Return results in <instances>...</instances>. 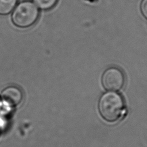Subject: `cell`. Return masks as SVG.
Listing matches in <instances>:
<instances>
[{"instance_id":"6da1fadb","label":"cell","mask_w":147,"mask_h":147,"mask_svg":"<svg viewBox=\"0 0 147 147\" xmlns=\"http://www.w3.org/2000/svg\"><path fill=\"white\" fill-rule=\"evenodd\" d=\"M124 103L121 95L114 92L104 94L99 102V110L102 117L109 122L117 121L121 117Z\"/></svg>"},{"instance_id":"7a4b0ae2","label":"cell","mask_w":147,"mask_h":147,"mask_svg":"<svg viewBox=\"0 0 147 147\" xmlns=\"http://www.w3.org/2000/svg\"><path fill=\"white\" fill-rule=\"evenodd\" d=\"M38 10L32 2L24 1L19 3L14 9L12 15L13 24L20 28L32 26L37 20Z\"/></svg>"},{"instance_id":"3957f363","label":"cell","mask_w":147,"mask_h":147,"mask_svg":"<svg viewBox=\"0 0 147 147\" xmlns=\"http://www.w3.org/2000/svg\"><path fill=\"white\" fill-rule=\"evenodd\" d=\"M104 87L110 91L119 90L125 83V77L121 70L117 68H110L103 74L102 78Z\"/></svg>"},{"instance_id":"277c9868","label":"cell","mask_w":147,"mask_h":147,"mask_svg":"<svg viewBox=\"0 0 147 147\" xmlns=\"http://www.w3.org/2000/svg\"><path fill=\"white\" fill-rule=\"evenodd\" d=\"M2 100L10 106L19 105L22 99V93L17 87L9 86L1 92Z\"/></svg>"},{"instance_id":"5b68a950","label":"cell","mask_w":147,"mask_h":147,"mask_svg":"<svg viewBox=\"0 0 147 147\" xmlns=\"http://www.w3.org/2000/svg\"><path fill=\"white\" fill-rule=\"evenodd\" d=\"M17 0H0V14L10 13L15 7Z\"/></svg>"},{"instance_id":"8992f818","label":"cell","mask_w":147,"mask_h":147,"mask_svg":"<svg viewBox=\"0 0 147 147\" xmlns=\"http://www.w3.org/2000/svg\"><path fill=\"white\" fill-rule=\"evenodd\" d=\"M57 0H33L35 5L42 10H48L53 7Z\"/></svg>"},{"instance_id":"52a82bcc","label":"cell","mask_w":147,"mask_h":147,"mask_svg":"<svg viewBox=\"0 0 147 147\" xmlns=\"http://www.w3.org/2000/svg\"><path fill=\"white\" fill-rule=\"evenodd\" d=\"M141 11L145 18H147V0H143L141 5Z\"/></svg>"}]
</instances>
